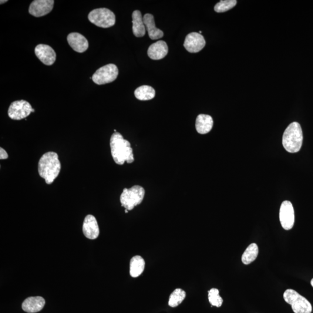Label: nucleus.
Here are the masks:
<instances>
[{"mask_svg":"<svg viewBox=\"0 0 313 313\" xmlns=\"http://www.w3.org/2000/svg\"><path fill=\"white\" fill-rule=\"evenodd\" d=\"M32 112H35V109L32 108L31 104L24 100L12 102L8 111V116L14 120L25 119Z\"/></svg>","mask_w":313,"mask_h":313,"instance_id":"6e6552de","label":"nucleus"},{"mask_svg":"<svg viewBox=\"0 0 313 313\" xmlns=\"http://www.w3.org/2000/svg\"><path fill=\"white\" fill-rule=\"evenodd\" d=\"M35 52L36 56L45 65L50 66L55 63L56 55L52 47L45 45H39L36 47Z\"/></svg>","mask_w":313,"mask_h":313,"instance_id":"f8f14e48","label":"nucleus"},{"mask_svg":"<svg viewBox=\"0 0 313 313\" xmlns=\"http://www.w3.org/2000/svg\"><path fill=\"white\" fill-rule=\"evenodd\" d=\"M303 142L301 126L297 122L289 124L282 137V144L289 153H297L301 150Z\"/></svg>","mask_w":313,"mask_h":313,"instance_id":"7ed1b4c3","label":"nucleus"},{"mask_svg":"<svg viewBox=\"0 0 313 313\" xmlns=\"http://www.w3.org/2000/svg\"><path fill=\"white\" fill-rule=\"evenodd\" d=\"M89 21L97 27L109 28L116 23V16L110 9L97 8L90 11L89 15Z\"/></svg>","mask_w":313,"mask_h":313,"instance_id":"423d86ee","label":"nucleus"},{"mask_svg":"<svg viewBox=\"0 0 313 313\" xmlns=\"http://www.w3.org/2000/svg\"><path fill=\"white\" fill-rule=\"evenodd\" d=\"M84 235L90 240H95L99 235V228L95 217L89 215L85 218L83 225Z\"/></svg>","mask_w":313,"mask_h":313,"instance_id":"ddd939ff","label":"nucleus"},{"mask_svg":"<svg viewBox=\"0 0 313 313\" xmlns=\"http://www.w3.org/2000/svg\"><path fill=\"white\" fill-rule=\"evenodd\" d=\"M168 52L167 43L164 41H158L151 45L148 49L147 54L153 60H160L166 57Z\"/></svg>","mask_w":313,"mask_h":313,"instance_id":"2eb2a0df","label":"nucleus"},{"mask_svg":"<svg viewBox=\"0 0 313 313\" xmlns=\"http://www.w3.org/2000/svg\"><path fill=\"white\" fill-rule=\"evenodd\" d=\"M284 299L287 304L291 305L295 313H311L312 306L305 297L294 289H288L284 292Z\"/></svg>","mask_w":313,"mask_h":313,"instance_id":"39448f33","label":"nucleus"},{"mask_svg":"<svg viewBox=\"0 0 313 313\" xmlns=\"http://www.w3.org/2000/svg\"><path fill=\"white\" fill-rule=\"evenodd\" d=\"M311 285H312V287H313V278L311 280Z\"/></svg>","mask_w":313,"mask_h":313,"instance_id":"cd10ccee","label":"nucleus"},{"mask_svg":"<svg viewBox=\"0 0 313 313\" xmlns=\"http://www.w3.org/2000/svg\"><path fill=\"white\" fill-rule=\"evenodd\" d=\"M209 302L212 306L220 308L223 304V299L220 295V291L217 288H212L208 292Z\"/></svg>","mask_w":313,"mask_h":313,"instance_id":"b1692460","label":"nucleus"},{"mask_svg":"<svg viewBox=\"0 0 313 313\" xmlns=\"http://www.w3.org/2000/svg\"><path fill=\"white\" fill-rule=\"evenodd\" d=\"M214 121L213 118L207 114H200L196 119V129L198 133L207 134L213 129Z\"/></svg>","mask_w":313,"mask_h":313,"instance_id":"a211bd4d","label":"nucleus"},{"mask_svg":"<svg viewBox=\"0 0 313 313\" xmlns=\"http://www.w3.org/2000/svg\"><path fill=\"white\" fill-rule=\"evenodd\" d=\"M237 1L235 0H224L217 3L215 6V11L218 13L224 12L228 11L237 4Z\"/></svg>","mask_w":313,"mask_h":313,"instance_id":"393cba45","label":"nucleus"},{"mask_svg":"<svg viewBox=\"0 0 313 313\" xmlns=\"http://www.w3.org/2000/svg\"><path fill=\"white\" fill-rule=\"evenodd\" d=\"M53 0H35L30 5L29 12L35 17H42L48 14L53 8Z\"/></svg>","mask_w":313,"mask_h":313,"instance_id":"9d476101","label":"nucleus"},{"mask_svg":"<svg viewBox=\"0 0 313 313\" xmlns=\"http://www.w3.org/2000/svg\"><path fill=\"white\" fill-rule=\"evenodd\" d=\"M134 96L138 100H149L156 95V91L153 87L149 86H142L134 90Z\"/></svg>","mask_w":313,"mask_h":313,"instance_id":"412c9836","label":"nucleus"},{"mask_svg":"<svg viewBox=\"0 0 313 313\" xmlns=\"http://www.w3.org/2000/svg\"><path fill=\"white\" fill-rule=\"evenodd\" d=\"M205 40L200 34L193 32L186 36L184 43V48L190 53H197L204 48Z\"/></svg>","mask_w":313,"mask_h":313,"instance_id":"9b49d317","label":"nucleus"},{"mask_svg":"<svg viewBox=\"0 0 313 313\" xmlns=\"http://www.w3.org/2000/svg\"><path fill=\"white\" fill-rule=\"evenodd\" d=\"M129 211H128L127 210H125L126 213H129Z\"/></svg>","mask_w":313,"mask_h":313,"instance_id":"c85d7f7f","label":"nucleus"},{"mask_svg":"<svg viewBox=\"0 0 313 313\" xmlns=\"http://www.w3.org/2000/svg\"><path fill=\"white\" fill-rule=\"evenodd\" d=\"M145 195L144 188L135 185L130 188H125L120 196L121 205L128 211L133 209L142 203Z\"/></svg>","mask_w":313,"mask_h":313,"instance_id":"20e7f679","label":"nucleus"},{"mask_svg":"<svg viewBox=\"0 0 313 313\" xmlns=\"http://www.w3.org/2000/svg\"><path fill=\"white\" fill-rule=\"evenodd\" d=\"M259 254V248L257 244L249 245L242 256V262L244 265H249L257 259Z\"/></svg>","mask_w":313,"mask_h":313,"instance_id":"4be33fe9","label":"nucleus"},{"mask_svg":"<svg viewBox=\"0 0 313 313\" xmlns=\"http://www.w3.org/2000/svg\"><path fill=\"white\" fill-rule=\"evenodd\" d=\"M0 2H1V4H4V3H5V2H7V1H6V0H5V1H2V0H1V1H0Z\"/></svg>","mask_w":313,"mask_h":313,"instance_id":"bb28decb","label":"nucleus"},{"mask_svg":"<svg viewBox=\"0 0 313 313\" xmlns=\"http://www.w3.org/2000/svg\"><path fill=\"white\" fill-rule=\"evenodd\" d=\"M133 31L136 38H142L146 33V27L141 12L136 10L133 13Z\"/></svg>","mask_w":313,"mask_h":313,"instance_id":"6ab92c4d","label":"nucleus"},{"mask_svg":"<svg viewBox=\"0 0 313 313\" xmlns=\"http://www.w3.org/2000/svg\"><path fill=\"white\" fill-rule=\"evenodd\" d=\"M8 158V154L6 153V151L2 149V147L0 148V159L6 160Z\"/></svg>","mask_w":313,"mask_h":313,"instance_id":"a878e982","label":"nucleus"},{"mask_svg":"<svg viewBox=\"0 0 313 313\" xmlns=\"http://www.w3.org/2000/svg\"><path fill=\"white\" fill-rule=\"evenodd\" d=\"M280 221L282 227L286 230H289L294 226L295 223L294 209L290 201H284L281 204L280 210Z\"/></svg>","mask_w":313,"mask_h":313,"instance_id":"1a4fd4ad","label":"nucleus"},{"mask_svg":"<svg viewBox=\"0 0 313 313\" xmlns=\"http://www.w3.org/2000/svg\"><path fill=\"white\" fill-rule=\"evenodd\" d=\"M119 75V69L114 64H109L100 67L93 74V82L97 85H103L116 80Z\"/></svg>","mask_w":313,"mask_h":313,"instance_id":"0eeeda50","label":"nucleus"},{"mask_svg":"<svg viewBox=\"0 0 313 313\" xmlns=\"http://www.w3.org/2000/svg\"><path fill=\"white\" fill-rule=\"evenodd\" d=\"M45 304V299L41 297H29L23 302L22 308L25 312L35 313L41 311Z\"/></svg>","mask_w":313,"mask_h":313,"instance_id":"dca6fc26","label":"nucleus"},{"mask_svg":"<svg viewBox=\"0 0 313 313\" xmlns=\"http://www.w3.org/2000/svg\"><path fill=\"white\" fill-rule=\"evenodd\" d=\"M145 268V261L139 255L134 256L130 262V275L131 277L136 278L142 274Z\"/></svg>","mask_w":313,"mask_h":313,"instance_id":"aec40b11","label":"nucleus"},{"mask_svg":"<svg viewBox=\"0 0 313 313\" xmlns=\"http://www.w3.org/2000/svg\"><path fill=\"white\" fill-rule=\"evenodd\" d=\"M61 170V164L58 154L53 151H49L43 155L38 165L40 176L45 180L46 184H52Z\"/></svg>","mask_w":313,"mask_h":313,"instance_id":"f03ea898","label":"nucleus"},{"mask_svg":"<svg viewBox=\"0 0 313 313\" xmlns=\"http://www.w3.org/2000/svg\"><path fill=\"white\" fill-rule=\"evenodd\" d=\"M186 292L180 288H177L175 290L170 297L168 305L172 308H176L184 301L186 298Z\"/></svg>","mask_w":313,"mask_h":313,"instance_id":"5701e85b","label":"nucleus"},{"mask_svg":"<svg viewBox=\"0 0 313 313\" xmlns=\"http://www.w3.org/2000/svg\"><path fill=\"white\" fill-rule=\"evenodd\" d=\"M144 25L151 40H157L162 38L164 33L162 30L156 28L155 25L153 15L147 13L143 17Z\"/></svg>","mask_w":313,"mask_h":313,"instance_id":"f3484780","label":"nucleus"},{"mask_svg":"<svg viewBox=\"0 0 313 313\" xmlns=\"http://www.w3.org/2000/svg\"><path fill=\"white\" fill-rule=\"evenodd\" d=\"M67 40L70 46L77 52L83 53L89 48L88 40L79 33H70Z\"/></svg>","mask_w":313,"mask_h":313,"instance_id":"4468645a","label":"nucleus"},{"mask_svg":"<svg viewBox=\"0 0 313 313\" xmlns=\"http://www.w3.org/2000/svg\"><path fill=\"white\" fill-rule=\"evenodd\" d=\"M110 145L113 159L118 165L125 162L131 164L134 161L133 148L129 141L124 139L119 133H114L110 138Z\"/></svg>","mask_w":313,"mask_h":313,"instance_id":"f257e3e1","label":"nucleus"}]
</instances>
